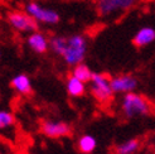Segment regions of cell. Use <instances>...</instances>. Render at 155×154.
<instances>
[{
  "instance_id": "cell-1",
  "label": "cell",
  "mask_w": 155,
  "mask_h": 154,
  "mask_svg": "<svg viewBox=\"0 0 155 154\" xmlns=\"http://www.w3.org/2000/svg\"><path fill=\"white\" fill-rule=\"evenodd\" d=\"M120 109L126 119L145 118L151 112V105L145 96L137 92H130L122 96Z\"/></svg>"
},
{
  "instance_id": "cell-2",
  "label": "cell",
  "mask_w": 155,
  "mask_h": 154,
  "mask_svg": "<svg viewBox=\"0 0 155 154\" xmlns=\"http://www.w3.org/2000/svg\"><path fill=\"white\" fill-rule=\"evenodd\" d=\"M87 49H88V42L84 35L82 34L69 35L67 37V44L63 55H62V58H63L67 66L74 67L80 63H83L87 55Z\"/></svg>"
},
{
  "instance_id": "cell-3",
  "label": "cell",
  "mask_w": 155,
  "mask_h": 154,
  "mask_svg": "<svg viewBox=\"0 0 155 154\" xmlns=\"http://www.w3.org/2000/svg\"><path fill=\"white\" fill-rule=\"evenodd\" d=\"M24 12L27 14H29L38 24L56 25L61 22V15L57 10H54L48 6H43L39 3L33 2V0L25 3Z\"/></svg>"
},
{
  "instance_id": "cell-4",
  "label": "cell",
  "mask_w": 155,
  "mask_h": 154,
  "mask_svg": "<svg viewBox=\"0 0 155 154\" xmlns=\"http://www.w3.org/2000/svg\"><path fill=\"white\" fill-rule=\"evenodd\" d=\"M139 0H96V12L101 18H112L136 5Z\"/></svg>"
},
{
  "instance_id": "cell-5",
  "label": "cell",
  "mask_w": 155,
  "mask_h": 154,
  "mask_svg": "<svg viewBox=\"0 0 155 154\" xmlns=\"http://www.w3.org/2000/svg\"><path fill=\"white\" fill-rule=\"evenodd\" d=\"M90 92L100 102L108 101L114 95L111 89V79L105 73L95 72L90 82Z\"/></svg>"
},
{
  "instance_id": "cell-6",
  "label": "cell",
  "mask_w": 155,
  "mask_h": 154,
  "mask_svg": "<svg viewBox=\"0 0 155 154\" xmlns=\"http://www.w3.org/2000/svg\"><path fill=\"white\" fill-rule=\"evenodd\" d=\"M8 23L20 33H34L38 30V23L25 12L14 10L8 14Z\"/></svg>"
},
{
  "instance_id": "cell-7",
  "label": "cell",
  "mask_w": 155,
  "mask_h": 154,
  "mask_svg": "<svg viewBox=\"0 0 155 154\" xmlns=\"http://www.w3.org/2000/svg\"><path fill=\"white\" fill-rule=\"evenodd\" d=\"M41 130L47 138L57 139L71 134V125L62 120H44L41 125Z\"/></svg>"
},
{
  "instance_id": "cell-8",
  "label": "cell",
  "mask_w": 155,
  "mask_h": 154,
  "mask_svg": "<svg viewBox=\"0 0 155 154\" xmlns=\"http://www.w3.org/2000/svg\"><path fill=\"white\" fill-rule=\"evenodd\" d=\"M139 81L135 76L133 75H117L111 79V89L114 94H130V92H135L137 89Z\"/></svg>"
},
{
  "instance_id": "cell-9",
  "label": "cell",
  "mask_w": 155,
  "mask_h": 154,
  "mask_svg": "<svg viewBox=\"0 0 155 154\" xmlns=\"http://www.w3.org/2000/svg\"><path fill=\"white\" fill-rule=\"evenodd\" d=\"M27 45L37 55H43L47 53L49 49V38L42 32L30 33L27 38Z\"/></svg>"
},
{
  "instance_id": "cell-10",
  "label": "cell",
  "mask_w": 155,
  "mask_h": 154,
  "mask_svg": "<svg viewBox=\"0 0 155 154\" xmlns=\"http://www.w3.org/2000/svg\"><path fill=\"white\" fill-rule=\"evenodd\" d=\"M155 42V28L145 25L137 29L133 37V44L137 48H144Z\"/></svg>"
},
{
  "instance_id": "cell-11",
  "label": "cell",
  "mask_w": 155,
  "mask_h": 154,
  "mask_svg": "<svg viewBox=\"0 0 155 154\" xmlns=\"http://www.w3.org/2000/svg\"><path fill=\"white\" fill-rule=\"evenodd\" d=\"M12 87L18 92L20 95H29L32 94V80L30 77L25 73H19V75H15L12 81H10Z\"/></svg>"
},
{
  "instance_id": "cell-12",
  "label": "cell",
  "mask_w": 155,
  "mask_h": 154,
  "mask_svg": "<svg viewBox=\"0 0 155 154\" xmlns=\"http://www.w3.org/2000/svg\"><path fill=\"white\" fill-rule=\"evenodd\" d=\"M66 90L69 96L72 97H81L86 94V83L77 80L76 77L69 75L66 80Z\"/></svg>"
},
{
  "instance_id": "cell-13",
  "label": "cell",
  "mask_w": 155,
  "mask_h": 154,
  "mask_svg": "<svg viewBox=\"0 0 155 154\" xmlns=\"http://www.w3.org/2000/svg\"><path fill=\"white\" fill-rule=\"evenodd\" d=\"M77 148L82 154H91L97 148V139L91 134H83L77 140Z\"/></svg>"
},
{
  "instance_id": "cell-14",
  "label": "cell",
  "mask_w": 155,
  "mask_h": 154,
  "mask_svg": "<svg viewBox=\"0 0 155 154\" xmlns=\"http://www.w3.org/2000/svg\"><path fill=\"white\" fill-rule=\"evenodd\" d=\"M141 147V143L136 138H131L120 143L115 148V154H136Z\"/></svg>"
},
{
  "instance_id": "cell-15",
  "label": "cell",
  "mask_w": 155,
  "mask_h": 154,
  "mask_svg": "<svg viewBox=\"0 0 155 154\" xmlns=\"http://www.w3.org/2000/svg\"><path fill=\"white\" fill-rule=\"evenodd\" d=\"M94 73L95 72L92 71L86 63H80V65L72 67V72H71V75L73 77H76L77 80L82 81L83 83H90Z\"/></svg>"
},
{
  "instance_id": "cell-16",
  "label": "cell",
  "mask_w": 155,
  "mask_h": 154,
  "mask_svg": "<svg viewBox=\"0 0 155 154\" xmlns=\"http://www.w3.org/2000/svg\"><path fill=\"white\" fill-rule=\"evenodd\" d=\"M66 44H67V37L56 34L49 38V49H52L54 55L59 57H62V55H63Z\"/></svg>"
},
{
  "instance_id": "cell-17",
  "label": "cell",
  "mask_w": 155,
  "mask_h": 154,
  "mask_svg": "<svg viewBox=\"0 0 155 154\" xmlns=\"http://www.w3.org/2000/svg\"><path fill=\"white\" fill-rule=\"evenodd\" d=\"M15 124V116L9 110H0V130H6L13 128Z\"/></svg>"
},
{
  "instance_id": "cell-18",
  "label": "cell",
  "mask_w": 155,
  "mask_h": 154,
  "mask_svg": "<svg viewBox=\"0 0 155 154\" xmlns=\"http://www.w3.org/2000/svg\"><path fill=\"white\" fill-rule=\"evenodd\" d=\"M0 59H2V51H0Z\"/></svg>"
},
{
  "instance_id": "cell-19",
  "label": "cell",
  "mask_w": 155,
  "mask_h": 154,
  "mask_svg": "<svg viewBox=\"0 0 155 154\" xmlns=\"http://www.w3.org/2000/svg\"><path fill=\"white\" fill-rule=\"evenodd\" d=\"M154 154H155V148H154Z\"/></svg>"
}]
</instances>
